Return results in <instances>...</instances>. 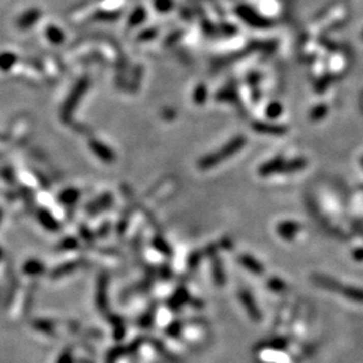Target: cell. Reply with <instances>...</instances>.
<instances>
[{
    "mask_svg": "<svg viewBox=\"0 0 363 363\" xmlns=\"http://www.w3.org/2000/svg\"><path fill=\"white\" fill-rule=\"evenodd\" d=\"M244 144H246V138H243V137H237V138L233 139L231 143H229L227 146H224L222 150L217 151L216 154L203 158L202 161L199 162V166H201L202 169L211 168V166L218 164V163L223 161V159L228 158L229 156H231L233 153H236L237 150H239Z\"/></svg>",
    "mask_w": 363,
    "mask_h": 363,
    "instance_id": "6da1fadb",
    "label": "cell"
},
{
    "mask_svg": "<svg viewBox=\"0 0 363 363\" xmlns=\"http://www.w3.org/2000/svg\"><path fill=\"white\" fill-rule=\"evenodd\" d=\"M240 299H242L244 307H246L248 313L253 318L254 321H259L261 320V313H259V310L257 309L256 305H255L254 299L251 298V296L249 294H247V292H243V294H240Z\"/></svg>",
    "mask_w": 363,
    "mask_h": 363,
    "instance_id": "7a4b0ae2",
    "label": "cell"
},
{
    "mask_svg": "<svg viewBox=\"0 0 363 363\" xmlns=\"http://www.w3.org/2000/svg\"><path fill=\"white\" fill-rule=\"evenodd\" d=\"M243 263H244V265H246L248 269L253 270V271H255V273H261L262 270H263L259 263H257L256 261H254V259H251V258H249V257L244 258V259H243Z\"/></svg>",
    "mask_w": 363,
    "mask_h": 363,
    "instance_id": "3957f363",
    "label": "cell"
}]
</instances>
